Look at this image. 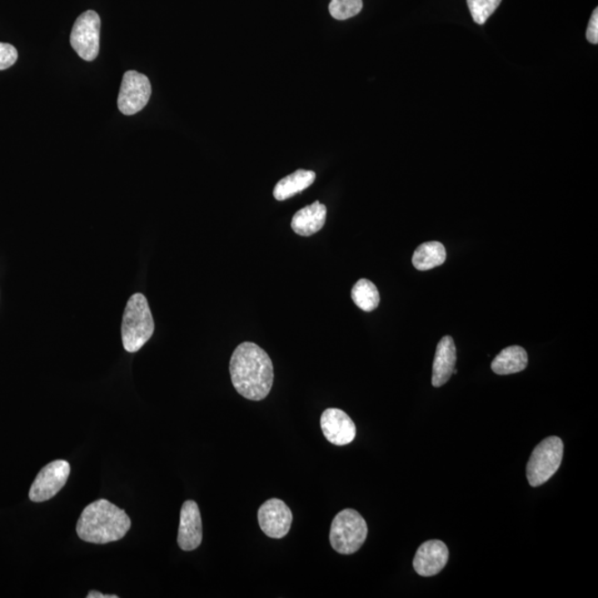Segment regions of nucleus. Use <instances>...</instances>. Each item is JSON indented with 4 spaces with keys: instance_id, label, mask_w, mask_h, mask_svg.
Listing matches in <instances>:
<instances>
[{
    "instance_id": "f257e3e1",
    "label": "nucleus",
    "mask_w": 598,
    "mask_h": 598,
    "mask_svg": "<svg viewBox=\"0 0 598 598\" xmlns=\"http://www.w3.org/2000/svg\"><path fill=\"white\" fill-rule=\"evenodd\" d=\"M229 372L234 388L248 400H263L271 392L274 367L271 357L254 342H243L234 351Z\"/></svg>"
},
{
    "instance_id": "f03ea898",
    "label": "nucleus",
    "mask_w": 598,
    "mask_h": 598,
    "mask_svg": "<svg viewBox=\"0 0 598 598\" xmlns=\"http://www.w3.org/2000/svg\"><path fill=\"white\" fill-rule=\"evenodd\" d=\"M130 527L131 520L126 511L101 498L84 508L79 517L77 533L84 542L107 545L121 540Z\"/></svg>"
},
{
    "instance_id": "7ed1b4c3",
    "label": "nucleus",
    "mask_w": 598,
    "mask_h": 598,
    "mask_svg": "<svg viewBox=\"0 0 598 598\" xmlns=\"http://www.w3.org/2000/svg\"><path fill=\"white\" fill-rule=\"evenodd\" d=\"M154 333V321L146 296L134 294L130 297L122 321V342L128 352H137Z\"/></svg>"
},
{
    "instance_id": "20e7f679",
    "label": "nucleus",
    "mask_w": 598,
    "mask_h": 598,
    "mask_svg": "<svg viewBox=\"0 0 598 598\" xmlns=\"http://www.w3.org/2000/svg\"><path fill=\"white\" fill-rule=\"evenodd\" d=\"M368 526L365 518L352 508H346L333 518L329 541L339 555H353L365 543Z\"/></svg>"
},
{
    "instance_id": "39448f33",
    "label": "nucleus",
    "mask_w": 598,
    "mask_h": 598,
    "mask_svg": "<svg viewBox=\"0 0 598 598\" xmlns=\"http://www.w3.org/2000/svg\"><path fill=\"white\" fill-rule=\"evenodd\" d=\"M564 453V443L558 437H548L533 450L526 467L527 481L532 487H540L555 475Z\"/></svg>"
},
{
    "instance_id": "423d86ee",
    "label": "nucleus",
    "mask_w": 598,
    "mask_h": 598,
    "mask_svg": "<svg viewBox=\"0 0 598 598\" xmlns=\"http://www.w3.org/2000/svg\"><path fill=\"white\" fill-rule=\"evenodd\" d=\"M100 28H101V20L93 10H87L80 14L73 24L70 43L79 57L86 62H93L98 57Z\"/></svg>"
},
{
    "instance_id": "0eeeda50",
    "label": "nucleus",
    "mask_w": 598,
    "mask_h": 598,
    "mask_svg": "<svg viewBox=\"0 0 598 598\" xmlns=\"http://www.w3.org/2000/svg\"><path fill=\"white\" fill-rule=\"evenodd\" d=\"M150 80L138 72L124 73L118 97V108L126 116H133L147 106L151 97Z\"/></svg>"
},
{
    "instance_id": "6e6552de",
    "label": "nucleus",
    "mask_w": 598,
    "mask_h": 598,
    "mask_svg": "<svg viewBox=\"0 0 598 598\" xmlns=\"http://www.w3.org/2000/svg\"><path fill=\"white\" fill-rule=\"evenodd\" d=\"M70 476V465L64 460L50 462L38 473L30 487L29 498L33 502L50 500L66 486Z\"/></svg>"
},
{
    "instance_id": "1a4fd4ad",
    "label": "nucleus",
    "mask_w": 598,
    "mask_h": 598,
    "mask_svg": "<svg viewBox=\"0 0 598 598\" xmlns=\"http://www.w3.org/2000/svg\"><path fill=\"white\" fill-rule=\"evenodd\" d=\"M257 518L261 530L268 537L283 538L291 530L293 513L285 502L271 498L259 507Z\"/></svg>"
},
{
    "instance_id": "9d476101",
    "label": "nucleus",
    "mask_w": 598,
    "mask_h": 598,
    "mask_svg": "<svg viewBox=\"0 0 598 598\" xmlns=\"http://www.w3.org/2000/svg\"><path fill=\"white\" fill-rule=\"evenodd\" d=\"M321 427L323 436L335 446H347L355 440L356 426L345 411L329 408L323 412Z\"/></svg>"
},
{
    "instance_id": "9b49d317",
    "label": "nucleus",
    "mask_w": 598,
    "mask_h": 598,
    "mask_svg": "<svg viewBox=\"0 0 598 598\" xmlns=\"http://www.w3.org/2000/svg\"><path fill=\"white\" fill-rule=\"evenodd\" d=\"M203 538L202 517L196 501L183 503L179 515L178 545L183 551H194L201 545Z\"/></svg>"
},
{
    "instance_id": "f8f14e48",
    "label": "nucleus",
    "mask_w": 598,
    "mask_h": 598,
    "mask_svg": "<svg viewBox=\"0 0 598 598\" xmlns=\"http://www.w3.org/2000/svg\"><path fill=\"white\" fill-rule=\"evenodd\" d=\"M448 560V546L442 541L431 540L418 548L413 568L420 576L430 577L440 573Z\"/></svg>"
},
{
    "instance_id": "ddd939ff",
    "label": "nucleus",
    "mask_w": 598,
    "mask_h": 598,
    "mask_svg": "<svg viewBox=\"0 0 598 598\" xmlns=\"http://www.w3.org/2000/svg\"><path fill=\"white\" fill-rule=\"evenodd\" d=\"M457 362V348L453 338L445 336L438 343L435 361L432 368V386L446 385L455 371Z\"/></svg>"
},
{
    "instance_id": "4468645a",
    "label": "nucleus",
    "mask_w": 598,
    "mask_h": 598,
    "mask_svg": "<svg viewBox=\"0 0 598 598\" xmlns=\"http://www.w3.org/2000/svg\"><path fill=\"white\" fill-rule=\"evenodd\" d=\"M327 208L321 202L299 209L292 219L293 231L301 236H312L325 226Z\"/></svg>"
},
{
    "instance_id": "2eb2a0df",
    "label": "nucleus",
    "mask_w": 598,
    "mask_h": 598,
    "mask_svg": "<svg viewBox=\"0 0 598 598\" xmlns=\"http://www.w3.org/2000/svg\"><path fill=\"white\" fill-rule=\"evenodd\" d=\"M315 178V172L307 171V169H297L296 172L289 174L276 184L275 188H274V198L277 201H285V199L291 198L311 187Z\"/></svg>"
},
{
    "instance_id": "dca6fc26",
    "label": "nucleus",
    "mask_w": 598,
    "mask_h": 598,
    "mask_svg": "<svg viewBox=\"0 0 598 598\" xmlns=\"http://www.w3.org/2000/svg\"><path fill=\"white\" fill-rule=\"evenodd\" d=\"M528 357L526 349L520 346H510L498 353L492 362V371L497 375H512V373L525 371L527 367Z\"/></svg>"
},
{
    "instance_id": "f3484780",
    "label": "nucleus",
    "mask_w": 598,
    "mask_h": 598,
    "mask_svg": "<svg viewBox=\"0 0 598 598\" xmlns=\"http://www.w3.org/2000/svg\"><path fill=\"white\" fill-rule=\"evenodd\" d=\"M447 252L445 246L439 242H428L421 244L412 256V264L418 271H429V269L442 265L446 262Z\"/></svg>"
},
{
    "instance_id": "a211bd4d",
    "label": "nucleus",
    "mask_w": 598,
    "mask_h": 598,
    "mask_svg": "<svg viewBox=\"0 0 598 598\" xmlns=\"http://www.w3.org/2000/svg\"><path fill=\"white\" fill-rule=\"evenodd\" d=\"M352 298L363 312L375 311L381 303V295H379L375 284L365 278L359 279L356 285L353 286Z\"/></svg>"
},
{
    "instance_id": "6ab92c4d",
    "label": "nucleus",
    "mask_w": 598,
    "mask_h": 598,
    "mask_svg": "<svg viewBox=\"0 0 598 598\" xmlns=\"http://www.w3.org/2000/svg\"><path fill=\"white\" fill-rule=\"evenodd\" d=\"M467 2L475 23L483 24L500 6L502 0H467Z\"/></svg>"
},
{
    "instance_id": "aec40b11",
    "label": "nucleus",
    "mask_w": 598,
    "mask_h": 598,
    "mask_svg": "<svg viewBox=\"0 0 598 598\" xmlns=\"http://www.w3.org/2000/svg\"><path fill=\"white\" fill-rule=\"evenodd\" d=\"M362 0H332L329 13L337 20H346L357 16L362 12Z\"/></svg>"
},
{
    "instance_id": "412c9836",
    "label": "nucleus",
    "mask_w": 598,
    "mask_h": 598,
    "mask_svg": "<svg viewBox=\"0 0 598 598\" xmlns=\"http://www.w3.org/2000/svg\"><path fill=\"white\" fill-rule=\"evenodd\" d=\"M18 52L12 44L0 43V70L8 69L17 62Z\"/></svg>"
},
{
    "instance_id": "4be33fe9",
    "label": "nucleus",
    "mask_w": 598,
    "mask_h": 598,
    "mask_svg": "<svg viewBox=\"0 0 598 598\" xmlns=\"http://www.w3.org/2000/svg\"><path fill=\"white\" fill-rule=\"evenodd\" d=\"M586 38L591 43H598V9L593 12L590 24H588Z\"/></svg>"
},
{
    "instance_id": "5701e85b",
    "label": "nucleus",
    "mask_w": 598,
    "mask_h": 598,
    "mask_svg": "<svg viewBox=\"0 0 598 598\" xmlns=\"http://www.w3.org/2000/svg\"><path fill=\"white\" fill-rule=\"evenodd\" d=\"M88 598H118L117 595H103L102 593L92 591L87 595Z\"/></svg>"
}]
</instances>
